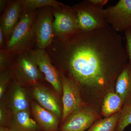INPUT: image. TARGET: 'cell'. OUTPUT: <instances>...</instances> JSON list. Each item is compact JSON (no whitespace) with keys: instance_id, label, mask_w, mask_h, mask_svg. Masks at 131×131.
I'll return each mask as SVG.
<instances>
[{"instance_id":"603a6c76","label":"cell","mask_w":131,"mask_h":131,"mask_svg":"<svg viewBox=\"0 0 131 131\" xmlns=\"http://www.w3.org/2000/svg\"><path fill=\"white\" fill-rule=\"evenodd\" d=\"M124 32L126 40L125 47L128 55V59L131 63V29L127 30Z\"/></svg>"},{"instance_id":"52a82bcc","label":"cell","mask_w":131,"mask_h":131,"mask_svg":"<svg viewBox=\"0 0 131 131\" xmlns=\"http://www.w3.org/2000/svg\"><path fill=\"white\" fill-rule=\"evenodd\" d=\"M101 118L100 113L89 105L80 108L63 122L61 131H85Z\"/></svg>"},{"instance_id":"30bf717a","label":"cell","mask_w":131,"mask_h":131,"mask_svg":"<svg viewBox=\"0 0 131 131\" xmlns=\"http://www.w3.org/2000/svg\"><path fill=\"white\" fill-rule=\"evenodd\" d=\"M15 57V72L19 78L34 83L43 78V74L27 52L16 55Z\"/></svg>"},{"instance_id":"9a60e30c","label":"cell","mask_w":131,"mask_h":131,"mask_svg":"<svg viewBox=\"0 0 131 131\" xmlns=\"http://www.w3.org/2000/svg\"><path fill=\"white\" fill-rule=\"evenodd\" d=\"M14 114L8 127L10 131H40L38 124L31 118L27 110Z\"/></svg>"},{"instance_id":"ffe728a7","label":"cell","mask_w":131,"mask_h":131,"mask_svg":"<svg viewBox=\"0 0 131 131\" xmlns=\"http://www.w3.org/2000/svg\"><path fill=\"white\" fill-rule=\"evenodd\" d=\"M131 125V103L123 106L120 113L116 131H124Z\"/></svg>"},{"instance_id":"d6986e66","label":"cell","mask_w":131,"mask_h":131,"mask_svg":"<svg viewBox=\"0 0 131 131\" xmlns=\"http://www.w3.org/2000/svg\"><path fill=\"white\" fill-rule=\"evenodd\" d=\"M13 96L12 105L14 114L22 111H27L28 103L25 93L22 88L16 84Z\"/></svg>"},{"instance_id":"4fadbf2b","label":"cell","mask_w":131,"mask_h":131,"mask_svg":"<svg viewBox=\"0 0 131 131\" xmlns=\"http://www.w3.org/2000/svg\"><path fill=\"white\" fill-rule=\"evenodd\" d=\"M32 110L37 123L44 131H57L59 126L58 117L45 109L39 104L33 103Z\"/></svg>"},{"instance_id":"5bb4252c","label":"cell","mask_w":131,"mask_h":131,"mask_svg":"<svg viewBox=\"0 0 131 131\" xmlns=\"http://www.w3.org/2000/svg\"><path fill=\"white\" fill-rule=\"evenodd\" d=\"M115 91L122 99L124 106L131 103V63L128 62L117 77Z\"/></svg>"},{"instance_id":"4316f807","label":"cell","mask_w":131,"mask_h":131,"mask_svg":"<svg viewBox=\"0 0 131 131\" xmlns=\"http://www.w3.org/2000/svg\"><path fill=\"white\" fill-rule=\"evenodd\" d=\"M8 2L7 1L5 0H1L0 1V8H1V12H3L5 7H7V3Z\"/></svg>"},{"instance_id":"ac0fdd59","label":"cell","mask_w":131,"mask_h":131,"mask_svg":"<svg viewBox=\"0 0 131 131\" xmlns=\"http://www.w3.org/2000/svg\"><path fill=\"white\" fill-rule=\"evenodd\" d=\"M120 112L110 117L98 120L87 131H116Z\"/></svg>"},{"instance_id":"7c38bea8","label":"cell","mask_w":131,"mask_h":131,"mask_svg":"<svg viewBox=\"0 0 131 131\" xmlns=\"http://www.w3.org/2000/svg\"><path fill=\"white\" fill-rule=\"evenodd\" d=\"M33 94L39 104L59 117L62 111L58 101L50 91L40 86H36L33 91Z\"/></svg>"},{"instance_id":"5b68a950","label":"cell","mask_w":131,"mask_h":131,"mask_svg":"<svg viewBox=\"0 0 131 131\" xmlns=\"http://www.w3.org/2000/svg\"><path fill=\"white\" fill-rule=\"evenodd\" d=\"M46 7L38 13L34 24L36 46L38 49L46 50L55 38L52 8Z\"/></svg>"},{"instance_id":"7402d4cb","label":"cell","mask_w":131,"mask_h":131,"mask_svg":"<svg viewBox=\"0 0 131 131\" xmlns=\"http://www.w3.org/2000/svg\"><path fill=\"white\" fill-rule=\"evenodd\" d=\"M10 75L7 71L2 72L1 74L0 81V98L1 99L4 94L7 85L9 82Z\"/></svg>"},{"instance_id":"8992f818","label":"cell","mask_w":131,"mask_h":131,"mask_svg":"<svg viewBox=\"0 0 131 131\" xmlns=\"http://www.w3.org/2000/svg\"><path fill=\"white\" fill-rule=\"evenodd\" d=\"M59 74L63 91V123L71 114L88 104L83 99L80 88L75 82L63 74Z\"/></svg>"},{"instance_id":"7a4b0ae2","label":"cell","mask_w":131,"mask_h":131,"mask_svg":"<svg viewBox=\"0 0 131 131\" xmlns=\"http://www.w3.org/2000/svg\"><path fill=\"white\" fill-rule=\"evenodd\" d=\"M37 10L22 12L18 23L6 43L5 50L14 55L27 52L35 42L34 24Z\"/></svg>"},{"instance_id":"2e32d148","label":"cell","mask_w":131,"mask_h":131,"mask_svg":"<svg viewBox=\"0 0 131 131\" xmlns=\"http://www.w3.org/2000/svg\"><path fill=\"white\" fill-rule=\"evenodd\" d=\"M124 106V102L115 91L107 93L103 98L100 114L104 118L110 117L120 112Z\"/></svg>"},{"instance_id":"6da1fadb","label":"cell","mask_w":131,"mask_h":131,"mask_svg":"<svg viewBox=\"0 0 131 131\" xmlns=\"http://www.w3.org/2000/svg\"><path fill=\"white\" fill-rule=\"evenodd\" d=\"M52 62L85 94V102L100 112L104 97L115 91L117 77L127 63L122 37L108 25L75 34L63 39L54 38L46 49Z\"/></svg>"},{"instance_id":"d4e9b609","label":"cell","mask_w":131,"mask_h":131,"mask_svg":"<svg viewBox=\"0 0 131 131\" xmlns=\"http://www.w3.org/2000/svg\"><path fill=\"white\" fill-rule=\"evenodd\" d=\"M4 109L2 107H1L0 109V124L1 126L5 127V124L6 122V114Z\"/></svg>"},{"instance_id":"9c48e42d","label":"cell","mask_w":131,"mask_h":131,"mask_svg":"<svg viewBox=\"0 0 131 131\" xmlns=\"http://www.w3.org/2000/svg\"><path fill=\"white\" fill-rule=\"evenodd\" d=\"M27 53L38 66L39 70L57 93L62 91L60 74L54 67L51 59L45 50L31 49Z\"/></svg>"},{"instance_id":"277c9868","label":"cell","mask_w":131,"mask_h":131,"mask_svg":"<svg viewBox=\"0 0 131 131\" xmlns=\"http://www.w3.org/2000/svg\"><path fill=\"white\" fill-rule=\"evenodd\" d=\"M52 8L55 38L64 39L81 31L78 24L76 12L73 7L65 5Z\"/></svg>"},{"instance_id":"3957f363","label":"cell","mask_w":131,"mask_h":131,"mask_svg":"<svg viewBox=\"0 0 131 131\" xmlns=\"http://www.w3.org/2000/svg\"><path fill=\"white\" fill-rule=\"evenodd\" d=\"M81 31L88 32L107 26L105 9L96 7L86 1L75 5Z\"/></svg>"},{"instance_id":"e0dca14e","label":"cell","mask_w":131,"mask_h":131,"mask_svg":"<svg viewBox=\"0 0 131 131\" xmlns=\"http://www.w3.org/2000/svg\"><path fill=\"white\" fill-rule=\"evenodd\" d=\"M22 12H32L42 7L57 8L65 5L55 0H21Z\"/></svg>"},{"instance_id":"44dd1931","label":"cell","mask_w":131,"mask_h":131,"mask_svg":"<svg viewBox=\"0 0 131 131\" xmlns=\"http://www.w3.org/2000/svg\"><path fill=\"white\" fill-rule=\"evenodd\" d=\"M12 52L7 51L5 49H1L0 51V67L3 70L9 63L12 57L15 56Z\"/></svg>"},{"instance_id":"484cf974","label":"cell","mask_w":131,"mask_h":131,"mask_svg":"<svg viewBox=\"0 0 131 131\" xmlns=\"http://www.w3.org/2000/svg\"><path fill=\"white\" fill-rule=\"evenodd\" d=\"M5 41V35L3 33L2 28L0 27V46L1 49H3L4 43Z\"/></svg>"},{"instance_id":"cb8c5ba5","label":"cell","mask_w":131,"mask_h":131,"mask_svg":"<svg viewBox=\"0 0 131 131\" xmlns=\"http://www.w3.org/2000/svg\"><path fill=\"white\" fill-rule=\"evenodd\" d=\"M88 1L93 6L101 8H103V6L109 1L108 0H88Z\"/></svg>"},{"instance_id":"83f0119b","label":"cell","mask_w":131,"mask_h":131,"mask_svg":"<svg viewBox=\"0 0 131 131\" xmlns=\"http://www.w3.org/2000/svg\"><path fill=\"white\" fill-rule=\"evenodd\" d=\"M0 131H10L9 127H6L1 126Z\"/></svg>"},{"instance_id":"ba28073f","label":"cell","mask_w":131,"mask_h":131,"mask_svg":"<svg viewBox=\"0 0 131 131\" xmlns=\"http://www.w3.org/2000/svg\"><path fill=\"white\" fill-rule=\"evenodd\" d=\"M105 9L106 21L114 30L125 32L131 29V0H120Z\"/></svg>"},{"instance_id":"8fae6325","label":"cell","mask_w":131,"mask_h":131,"mask_svg":"<svg viewBox=\"0 0 131 131\" xmlns=\"http://www.w3.org/2000/svg\"><path fill=\"white\" fill-rule=\"evenodd\" d=\"M22 12L21 0L9 2L3 14L0 27L2 28L6 42L18 22Z\"/></svg>"}]
</instances>
